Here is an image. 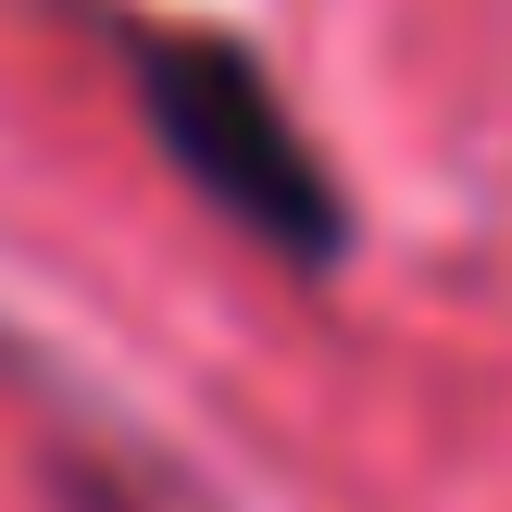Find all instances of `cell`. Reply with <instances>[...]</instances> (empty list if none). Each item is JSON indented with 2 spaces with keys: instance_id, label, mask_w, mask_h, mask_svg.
Instances as JSON below:
<instances>
[{
  "instance_id": "cell-1",
  "label": "cell",
  "mask_w": 512,
  "mask_h": 512,
  "mask_svg": "<svg viewBox=\"0 0 512 512\" xmlns=\"http://www.w3.org/2000/svg\"><path fill=\"white\" fill-rule=\"evenodd\" d=\"M138 113H150V138L175 150V175H188L225 225H250V238L288 250V263H325V250H338V188H325L300 113L275 100V75L250 63L238 38H200V25L138 38Z\"/></svg>"
}]
</instances>
